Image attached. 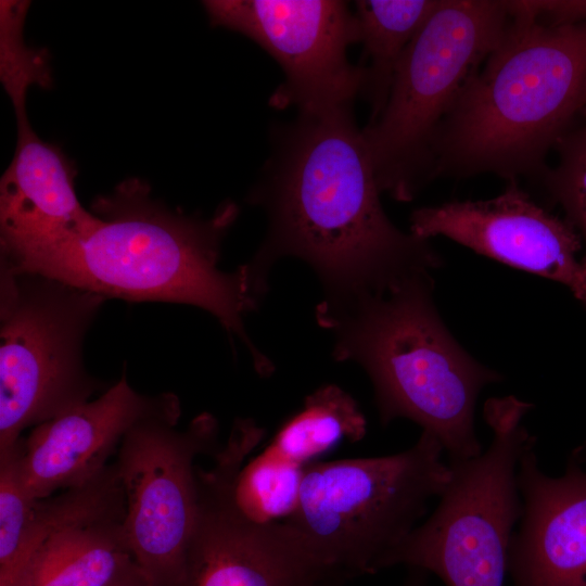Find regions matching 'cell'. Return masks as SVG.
Segmentation results:
<instances>
[{
    "label": "cell",
    "mask_w": 586,
    "mask_h": 586,
    "mask_svg": "<svg viewBox=\"0 0 586 586\" xmlns=\"http://www.w3.org/2000/svg\"><path fill=\"white\" fill-rule=\"evenodd\" d=\"M277 143L251 194L267 217L266 237L244 264L259 303L285 257L315 271L324 303L382 293L443 265L429 240L400 230L384 212L352 109L300 113Z\"/></svg>",
    "instance_id": "6da1fadb"
},
{
    "label": "cell",
    "mask_w": 586,
    "mask_h": 586,
    "mask_svg": "<svg viewBox=\"0 0 586 586\" xmlns=\"http://www.w3.org/2000/svg\"><path fill=\"white\" fill-rule=\"evenodd\" d=\"M97 224L84 234L1 262L103 297L169 302L212 314L249 349L262 375L271 361L255 346L244 318L259 306L244 265L219 268L221 242L235 221L233 202L208 218L173 211L138 178L124 180L92 205Z\"/></svg>",
    "instance_id": "7a4b0ae2"
},
{
    "label": "cell",
    "mask_w": 586,
    "mask_h": 586,
    "mask_svg": "<svg viewBox=\"0 0 586 586\" xmlns=\"http://www.w3.org/2000/svg\"><path fill=\"white\" fill-rule=\"evenodd\" d=\"M506 31L467 82L434 143V178L538 179L573 125L586 84V21L552 24L508 1Z\"/></svg>",
    "instance_id": "3957f363"
},
{
    "label": "cell",
    "mask_w": 586,
    "mask_h": 586,
    "mask_svg": "<svg viewBox=\"0 0 586 586\" xmlns=\"http://www.w3.org/2000/svg\"><path fill=\"white\" fill-rule=\"evenodd\" d=\"M431 275L382 293L320 302L316 320L334 335L333 357L368 374L381 424L409 419L437 438L448 461L464 460L483 451L474 428L479 394L502 377L451 335L435 306Z\"/></svg>",
    "instance_id": "277c9868"
},
{
    "label": "cell",
    "mask_w": 586,
    "mask_h": 586,
    "mask_svg": "<svg viewBox=\"0 0 586 586\" xmlns=\"http://www.w3.org/2000/svg\"><path fill=\"white\" fill-rule=\"evenodd\" d=\"M444 453L422 431L394 455L310 463L284 522L336 581L377 573L446 489L451 469Z\"/></svg>",
    "instance_id": "5b68a950"
},
{
    "label": "cell",
    "mask_w": 586,
    "mask_h": 586,
    "mask_svg": "<svg viewBox=\"0 0 586 586\" xmlns=\"http://www.w3.org/2000/svg\"><path fill=\"white\" fill-rule=\"evenodd\" d=\"M510 18L508 1L441 0L405 51L383 111L362 128L381 192L408 202L434 179L441 125Z\"/></svg>",
    "instance_id": "8992f818"
},
{
    "label": "cell",
    "mask_w": 586,
    "mask_h": 586,
    "mask_svg": "<svg viewBox=\"0 0 586 586\" xmlns=\"http://www.w3.org/2000/svg\"><path fill=\"white\" fill-rule=\"evenodd\" d=\"M532 408L513 395L487 399L488 447L447 461L451 477L438 505L386 556L382 570L403 564L433 573L446 586H505L509 545L522 514L518 466L536 443L523 423Z\"/></svg>",
    "instance_id": "52a82bcc"
},
{
    "label": "cell",
    "mask_w": 586,
    "mask_h": 586,
    "mask_svg": "<svg viewBox=\"0 0 586 586\" xmlns=\"http://www.w3.org/2000/svg\"><path fill=\"white\" fill-rule=\"evenodd\" d=\"M0 456L22 433L88 400L84 340L106 300L1 263Z\"/></svg>",
    "instance_id": "ba28073f"
},
{
    "label": "cell",
    "mask_w": 586,
    "mask_h": 586,
    "mask_svg": "<svg viewBox=\"0 0 586 586\" xmlns=\"http://www.w3.org/2000/svg\"><path fill=\"white\" fill-rule=\"evenodd\" d=\"M180 409L151 416L123 438L114 466L125 497L124 530L151 586H178L194 531L195 459L218 448V422L204 412L178 429Z\"/></svg>",
    "instance_id": "9c48e42d"
},
{
    "label": "cell",
    "mask_w": 586,
    "mask_h": 586,
    "mask_svg": "<svg viewBox=\"0 0 586 586\" xmlns=\"http://www.w3.org/2000/svg\"><path fill=\"white\" fill-rule=\"evenodd\" d=\"M203 5L214 26L238 31L268 52L284 79L271 106L300 113L352 109L362 73L347 58L359 42L347 2L337 0H209Z\"/></svg>",
    "instance_id": "30bf717a"
},
{
    "label": "cell",
    "mask_w": 586,
    "mask_h": 586,
    "mask_svg": "<svg viewBox=\"0 0 586 586\" xmlns=\"http://www.w3.org/2000/svg\"><path fill=\"white\" fill-rule=\"evenodd\" d=\"M125 497L113 460L92 480L31 498L14 586H105L135 565Z\"/></svg>",
    "instance_id": "8fae6325"
},
{
    "label": "cell",
    "mask_w": 586,
    "mask_h": 586,
    "mask_svg": "<svg viewBox=\"0 0 586 586\" xmlns=\"http://www.w3.org/2000/svg\"><path fill=\"white\" fill-rule=\"evenodd\" d=\"M410 232L442 235L510 267L565 285L586 308L583 242L564 218L537 204L518 180L495 198L451 201L412 212Z\"/></svg>",
    "instance_id": "7c38bea8"
},
{
    "label": "cell",
    "mask_w": 586,
    "mask_h": 586,
    "mask_svg": "<svg viewBox=\"0 0 586 586\" xmlns=\"http://www.w3.org/2000/svg\"><path fill=\"white\" fill-rule=\"evenodd\" d=\"M199 507L178 586H329L337 581L286 522L260 524L235 508L225 472L196 468Z\"/></svg>",
    "instance_id": "4fadbf2b"
},
{
    "label": "cell",
    "mask_w": 586,
    "mask_h": 586,
    "mask_svg": "<svg viewBox=\"0 0 586 586\" xmlns=\"http://www.w3.org/2000/svg\"><path fill=\"white\" fill-rule=\"evenodd\" d=\"M175 409H180L176 395L141 394L124 373L99 397L34 426L8 454L26 495L47 498L92 480L110 464L130 429Z\"/></svg>",
    "instance_id": "5bb4252c"
},
{
    "label": "cell",
    "mask_w": 586,
    "mask_h": 586,
    "mask_svg": "<svg viewBox=\"0 0 586 586\" xmlns=\"http://www.w3.org/2000/svg\"><path fill=\"white\" fill-rule=\"evenodd\" d=\"M535 445L518 466L522 514L509 545V586H586V470L568 461L563 474L548 475Z\"/></svg>",
    "instance_id": "9a60e30c"
},
{
    "label": "cell",
    "mask_w": 586,
    "mask_h": 586,
    "mask_svg": "<svg viewBox=\"0 0 586 586\" xmlns=\"http://www.w3.org/2000/svg\"><path fill=\"white\" fill-rule=\"evenodd\" d=\"M13 158L0 181L1 257H15L84 234L98 221L75 191L76 168L17 117Z\"/></svg>",
    "instance_id": "2e32d148"
},
{
    "label": "cell",
    "mask_w": 586,
    "mask_h": 586,
    "mask_svg": "<svg viewBox=\"0 0 586 586\" xmlns=\"http://www.w3.org/2000/svg\"><path fill=\"white\" fill-rule=\"evenodd\" d=\"M441 0H359L355 17L364 53L360 95L370 104V120L383 111L397 66L408 46Z\"/></svg>",
    "instance_id": "e0dca14e"
},
{
    "label": "cell",
    "mask_w": 586,
    "mask_h": 586,
    "mask_svg": "<svg viewBox=\"0 0 586 586\" xmlns=\"http://www.w3.org/2000/svg\"><path fill=\"white\" fill-rule=\"evenodd\" d=\"M367 422L355 399L334 384L319 387L275 434L266 450L306 468L342 442H358Z\"/></svg>",
    "instance_id": "ac0fdd59"
},
{
    "label": "cell",
    "mask_w": 586,
    "mask_h": 586,
    "mask_svg": "<svg viewBox=\"0 0 586 586\" xmlns=\"http://www.w3.org/2000/svg\"><path fill=\"white\" fill-rule=\"evenodd\" d=\"M558 161L537 179L548 200L561 207L564 218L583 242L582 263L586 268V107L560 137L555 149Z\"/></svg>",
    "instance_id": "d6986e66"
},
{
    "label": "cell",
    "mask_w": 586,
    "mask_h": 586,
    "mask_svg": "<svg viewBox=\"0 0 586 586\" xmlns=\"http://www.w3.org/2000/svg\"><path fill=\"white\" fill-rule=\"evenodd\" d=\"M27 1H1V62L4 89L11 97L16 115L26 114L25 95L31 85L49 87L51 74L46 55L29 49L23 40Z\"/></svg>",
    "instance_id": "ffe728a7"
},
{
    "label": "cell",
    "mask_w": 586,
    "mask_h": 586,
    "mask_svg": "<svg viewBox=\"0 0 586 586\" xmlns=\"http://www.w3.org/2000/svg\"><path fill=\"white\" fill-rule=\"evenodd\" d=\"M527 8L539 18L552 24L586 21V1H527Z\"/></svg>",
    "instance_id": "44dd1931"
},
{
    "label": "cell",
    "mask_w": 586,
    "mask_h": 586,
    "mask_svg": "<svg viewBox=\"0 0 586 586\" xmlns=\"http://www.w3.org/2000/svg\"><path fill=\"white\" fill-rule=\"evenodd\" d=\"M105 586H151L138 565H135Z\"/></svg>",
    "instance_id": "7402d4cb"
},
{
    "label": "cell",
    "mask_w": 586,
    "mask_h": 586,
    "mask_svg": "<svg viewBox=\"0 0 586 586\" xmlns=\"http://www.w3.org/2000/svg\"><path fill=\"white\" fill-rule=\"evenodd\" d=\"M428 573L419 569H410V572L402 586H428ZM329 586H336L331 584Z\"/></svg>",
    "instance_id": "603a6c76"
},
{
    "label": "cell",
    "mask_w": 586,
    "mask_h": 586,
    "mask_svg": "<svg viewBox=\"0 0 586 586\" xmlns=\"http://www.w3.org/2000/svg\"><path fill=\"white\" fill-rule=\"evenodd\" d=\"M568 461L586 470V438L571 451Z\"/></svg>",
    "instance_id": "cb8c5ba5"
},
{
    "label": "cell",
    "mask_w": 586,
    "mask_h": 586,
    "mask_svg": "<svg viewBox=\"0 0 586 586\" xmlns=\"http://www.w3.org/2000/svg\"><path fill=\"white\" fill-rule=\"evenodd\" d=\"M583 106L586 107V84H585L584 92H583Z\"/></svg>",
    "instance_id": "d4e9b609"
}]
</instances>
